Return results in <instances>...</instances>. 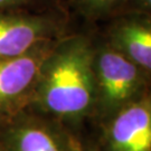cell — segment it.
Here are the masks:
<instances>
[{
	"instance_id": "cell-1",
	"label": "cell",
	"mask_w": 151,
	"mask_h": 151,
	"mask_svg": "<svg viewBox=\"0 0 151 151\" xmlns=\"http://www.w3.org/2000/svg\"><path fill=\"white\" fill-rule=\"evenodd\" d=\"M95 40L85 34H65L54 42L39 68L29 110L75 129L95 110L93 72Z\"/></svg>"
},
{
	"instance_id": "cell-2",
	"label": "cell",
	"mask_w": 151,
	"mask_h": 151,
	"mask_svg": "<svg viewBox=\"0 0 151 151\" xmlns=\"http://www.w3.org/2000/svg\"><path fill=\"white\" fill-rule=\"evenodd\" d=\"M95 110L93 119L102 122L121 109L149 94L150 74L101 39L93 56Z\"/></svg>"
},
{
	"instance_id": "cell-3",
	"label": "cell",
	"mask_w": 151,
	"mask_h": 151,
	"mask_svg": "<svg viewBox=\"0 0 151 151\" xmlns=\"http://www.w3.org/2000/svg\"><path fill=\"white\" fill-rule=\"evenodd\" d=\"M67 34V18L56 9L0 10V60L26 54Z\"/></svg>"
},
{
	"instance_id": "cell-4",
	"label": "cell",
	"mask_w": 151,
	"mask_h": 151,
	"mask_svg": "<svg viewBox=\"0 0 151 151\" xmlns=\"http://www.w3.org/2000/svg\"><path fill=\"white\" fill-rule=\"evenodd\" d=\"M2 151H78L81 141L60 122L27 110L0 127Z\"/></svg>"
},
{
	"instance_id": "cell-5",
	"label": "cell",
	"mask_w": 151,
	"mask_h": 151,
	"mask_svg": "<svg viewBox=\"0 0 151 151\" xmlns=\"http://www.w3.org/2000/svg\"><path fill=\"white\" fill-rule=\"evenodd\" d=\"M55 40L26 54L0 60V127L29 110L40 65Z\"/></svg>"
},
{
	"instance_id": "cell-6",
	"label": "cell",
	"mask_w": 151,
	"mask_h": 151,
	"mask_svg": "<svg viewBox=\"0 0 151 151\" xmlns=\"http://www.w3.org/2000/svg\"><path fill=\"white\" fill-rule=\"evenodd\" d=\"M99 151H151L150 93L100 122Z\"/></svg>"
},
{
	"instance_id": "cell-7",
	"label": "cell",
	"mask_w": 151,
	"mask_h": 151,
	"mask_svg": "<svg viewBox=\"0 0 151 151\" xmlns=\"http://www.w3.org/2000/svg\"><path fill=\"white\" fill-rule=\"evenodd\" d=\"M104 42L151 73V15L122 14L109 19Z\"/></svg>"
},
{
	"instance_id": "cell-8",
	"label": "cell",
	"mask_w": 151,
	"mask_h": 151,
	"mask_svg": "<svg viewBox=\"0 0 151 151\" xmlns=\"http://www.w3.org/2000/svg\"><path fill=\"white\" fill-rule=\"evenodd\" d=\"M75 10L90 22L109 20L122 15L129 0H70Z\"/></svg>"
},
{
	"instance_id": "cell-9",
	"label": "cell",
	"mask_w": 151,
	"mask_h": 151,
	"mask_svg": "<svg viewBox=\"0 0 151 151\" xmlns=\"http://www.w3.org/2000/svg\"><path fill=\"white\" fill-rule=\"evenodd\" d=\"M45 0H0V10L36 9Z\"/></svg>"
},
{
	"instance_id": "cell-10",
	"label": "cell",
	"mask_w": 151,
	"mask_h": 151,
	"mask_svg": "<svg viewBox=\"0 0 151 151\" xmlns=\"http://www.w3.org/2000/svg\"><path fill=\"white\" fill-rule=\"evenodd\" d=\"M78 151H99L97 148L92 146H86V145H83L81 142V146H80V150Z\"/></svg>"
},
{
	"instance_id": "cell-11",
	"label": "cell",
	"mask_w": 151,
	"mask_h": 151,
	"mask_svg": "<svg viewBox=\"0 0 151 151\" xmlns=\"http://www.w3.org/2000/svg\"><path fill=\"white\" fill-rule=\"evenodd\" d=\"M0 150L2 151V149H1V143H0Z\"/></svg>"
},
{
	"instance_id": "cell-12",
	"label": "cell",
	"mask_w": 151,
	"mask_h": 151,
	"mask_svg": "<svg viewBox=\"0 0 151 151\" xmlns=\"http://www.w3.org/2000/svg\"><path fill=\"white\" fill-rule=\"evenodd\" d=\"M0 151H1V150H0Z\"/></svg>"
}]
</instances>
